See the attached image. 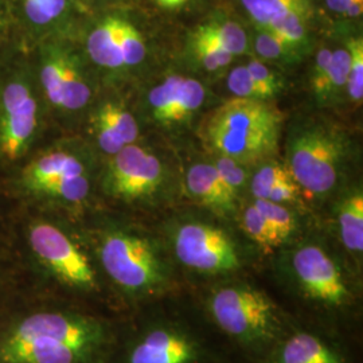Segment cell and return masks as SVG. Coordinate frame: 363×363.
Segmentation results:
<instances>
[{
    "label": "cell",
    "instance_id": "cell-1",
    "mask_svg": "<svg viewBox=\"0 0 363 363\" xmlns=\"http://www.w3.org/2000/svg\"><path fill=\"white\" fill-rule=\"evenodd\" d=\"M101 325L88 318L39 312L25 318L0 342L3 363H81L103 343Z\"/></svg>",
    "mask_w": 363,
    "mask_h": 363
},
{
    "label": "cell",
    "instance_id": "cell-2",
    "mask_svg": "<svg viewBox=\"0 0 363 363\" xmlns=\"http://www.w3.org/2000/svg\"><path fill=\"white\" fill-rule=\"evenodd\" d=\"M281 124V112L267 100L235 97L206 117L201 133L217 154L249 163L276 151Z\"/></svg>",
    "mask_w": 363,
    "mask_h": 363
},
{
    "label": "cell",
    "instance_id": "cell-3",
    "mask_svg": "<svg viewBox=\"0 0 363 363\" xmlns=\"http://www.w3.org/2000/svg\"><path fill=\"white\" fill-rule=\"evenodd\" d=\"M289 171L311 194L330 193L339 179L345 144L337 130L310 123L292 130L286 143Z\"/></svg>",
    "mask_w": 363,
    "mask_h": 363
},
{
    "label": "cell",
    "instance_id": "cell-4",
    "mask_svg": "<svg viewBox=\"0 0 363 363\" xmlns=\"http://www.w3.org/2000/svg\"><path fill=\"white\" fill-rule=\"evenodd\" d=\"M105 272L130 292L151 291L164 280V269L152 244L133 234L108 235L101 247Z\"/></svg>",
    "mask_w": 363,
    "mask_h": 363
},
{
    "label": "cell",
    "instance_id": "cell-5",
    "mask_svg": "<svg viewBox=\"0 0 363 363\" xmlns=\"http://www.w3.org/2000/svg\"><path fill=\"white\" fill-rule=\"evenodd\" d=\"M210 308L220 328L241 340L267 337L274 325L272 301L249 286L222 288L211 298Z\"/></svg>",
    "mask_w": 363,
    "mask_h": 363
},
{
    "label": "cell",
    "instance_id": "cell-6",
    "mask_svg": "<svg viewBox=\"0 0 363 363\" xmlns=\"http://www.w3.org/2000/svg\"><path fill=\"white\" fill-rule=\"evenodd\" d=\"M175 255L183 265L201 272H230L241 262L232 238L205 223H184L174 238Z\"/></svg>",
    "mask_w": 363,
    "mask_h": 363
},
{
    "label": "cell",
    "instance_id": "cell-7",
    "mask_svg": "<svg viewBox=\"0 0 363 363\" xmlns=\"http://www.w3.org/2000/svg\"><path fill=\"white\" fill-rule=\"evenodd\" d=\"M35 256L67 286L79 289L96 288V276L86 256L74 242L50 223H35L28 232Z\"/></svg>",
    "mask_w": 363,
    "mask_h": 363
},
{
    "label": "cell",
    "instance_id": "cell-8",
    "mask_svg": "<svg viewBox=\"0 0 363 363\" xmlns=\"http://www.w3.org/2000/svg\"><path fill=\"white\" fill-rule=\"evenodd\" d=\"M163 179V166L154 154L130 144L118 151L109 167L106 189L115 196L135 199L152 194Z\"/></svg>",
    "mask_w": 363,
    "mask_h": 363
},
{
    "label": "cell",
    "instance_id": "cell-9",
    "mask_svg": "<svg viewBox=\"0 0 363 363\" xmlns=\"http://www.w3.org/2000/svg\"><path fill=\"white\" fill-rule=\"evenodd\" d=\"M292 268L300 286L313 300L342 306L350 298L337 264L323 249L315 245L300 247L292 257Z\"/></svg>",
    "mask_w": 363,
    "mask_h": 363
},
{
    "label": "cell",
    "instance_id": "cell-10",
    "mask_svg": "<svg viewBox=\"0 0 363 363\" xmlns=\"http://www.w3.org/2000/svg\"><path fill=\"white\" fill-rule=\"evenodd\" d=\"M37 125V103L26 85L10 84L3 93L0 150L9 159H16L26 147Z\"/></svg>",
    "mask_w": 363,
    "mask_h": 363
},
{
    "label": "cell",
    "instance_id": "cell-11",
    "mask_svg": "<svg viewBox=\"0 0 363 363\" xmlns=\"http://www.w3.org/2000/svg\"><path fill=\"white\" fill-rule=\"evenodd\" d=\"M205 88L194 78L171 76L148 96L152 116L160 123H178L191 116L205 101Z\"/></svg>",
    "mask_w": 363,
    "mask_h": 363
},
{
    "label": "cell",
    "instance_id": "cell-12",
    "mask_svg": "<svg viewBox=\"0 0 363 363\" xmlns=\"http://www.w3.org/2000/svg\"><path fill=\"white\" fill-rule=\"evenodd\" d=\"M40 79L49 100L60 108L81 109L91 99V88L66 54H52L42 66Z\"/></svg>",
    "mask_w": 363,
    "mask_h": 363
},
{
    "label": "cell",
    "instance_id": "cell-13",
    "mask_svg": "<svg viewBox=\"0 0 363 363\" xmlns=\"http://www.w3.org/2000/svg\"><path fill=\"white\" fill-rule=\"evenodd\" d=\"M196 350L182 333L156 328L130 351V363H191Z\"/></svg>",
    "mask_w": 363,
    "mask_h": 363
},
{
    "label": "cell",
    "instance_id": "cell-14",
    "mask_svg": "<svg viewBox=\"0 0 363 363\" xmlns=\"http://www.w3.org/2000/svg\"><path fill=\"white\" fill-rule=\"evenodd\" d=\"M93 125L100 148L109 155H116L124 147L133 144L139 135L135 117L121 105L112 103L99 109Z\"/></svg>",
    "mask_w": 363,
    "mask_h": 363
},
{
    "label": "cell",
    "instance_id": "cell-15",
    "mask_svg": "<svg viewBox=\"0 0 363 363\" xmlns=\"http://www.w3.org/2000/svg\"><path fill=\"white\" fill-rule=\"evenodd\" d=\"M187 190L191 196L208 208L218 211H232L237 195L220 179L213 164H195L187 172Z\"/></svg>",
    "mask_w": 363,
    "mask_h": 363
},
{
    "label": "cell",
    "instance_id": "cell-16",
    "mask_svg": "<svg viewBox=\"0 0 363 363\" xmlns=\"http://www.w3.org/2000/svg\"><path fill=\"white\" fill-rule=\"evenodd\" d=\"M124 22L120 18H106L93 28L86 48L94 64L109 69L125 67L123 52Z\"/></svg>",
    "mask_w": 363,
    "mask_h": 363
},
{
    "label": "cell",
    "instance_id": "cell-17",
    "mask_svg": "<svg viewBox=\"0 0 363 363\" xmlns=\"http://www.w3.org/2000/svg\"><path fill=\"white\" fill-rule=\"evenodd\" d=\"M84 174V166L76 156L66 152H52L40 156L27 166L25 182L28 189L40 193L55 182Z\"/></svg>",
    "mask_w": 363,
    "mask_h": 363
},
{
    "label": "cell",
    "instance_id": "cell-18",
    "mask_svg": "<svg viewBox=\"0 0 363 363\" xmlns=\"http://www.w3.org/2000/svg\"><path fill=\"white\" fill-rule=\"evenodd\" d=\"M242 6L250 18L262 30H271L291 18L310 19V0H242Z\"/></svg>",
    "mask_w": 363,
    "mask_h": 363
},
{
    "label": "cell",
    "instance_id": "cell-19",
    "mask_svg": "<svg viewBox=\"0 0 363 363\" xmlns=\"http://www.w3.org/2000/svg\"><path fill=\"white\" fill-rule=\"evenodd\" d=\"M280 363H342L339 355L310 334H296L288 339Z\"/></svg>",
    "mask_w": 363,
    "mask_h": 363
},
{
    "label": "cell",
    "instance_id": "cell-20",
    "mask_svg": "<svg viewBox=\"0 0 363 363\" xmlns=\"http://www.w3.org/2000/svg\"><path fill=\"white\" fill-rule=\"evenodd\" d=\"M193 40H205L232 52L234 57L247 52V37L244 28L232 21L208 22L198 27Z\"/></svg>",
    "mask_w": 363,
    "mask_h": 363
},
{
    "label": "cell",
    "instance_id": "cell-21",
    "mask_svg": "<svg viewBox=\"0 0 363 363\" xmlns=\"http://www.w3.org/2000/svg\"><path fill=\"white\" fill-rule=\"evenodd\" d=\"M350 72V54L347 49H337L333 52L331 61L325 73L320 77L311 81L312 91L315 96L328 101L335 97L339 91L347 88V79Z\"/></svg>",
    "mask_w": 363,
    "mask_h": 363
},
{
    "label": "cell",
    "instance_id": "cell-22",
    "mask_svg": "<svg viewBox=\"0 0 363 363\" xmlns=\"http://www.w3.org/2000/svg\"><path fill=\"white\" fill-rule=\"evenodd\" d=\"M340 237L347 247L354 253L363 250V195L361 191L346 198L339 211Z\"/></svg>",
    "mask_w": 363,
    "mask_h": 363
},
{
    "label": "cell",
    "instance_id": "cell-23",
    "mask_svg": "<svg viewBox=\"0 0 363 363\" xmlns=\"http://www.w3.org/2000/svg\"><path fill=\"white\" fill-rule=\"evenodd\" d=\"M228 88L237 99L268 100L277 94L274 89L252 77L247 66L234 67L232 73L228 76Z\"/></svg>",
    "mask_w": 363,
    "mask_h": 363
},
{
    "label": "cell",
    "instance_id": "cell-24",
    "mask_svg": "<svg viewBox=\"0 0 363 363\" xmlns=\"http://www.w3.org/2000/svg\"><path fill=\"white\" fill-rule=\"evenodd\" d=\"M253 205L257 208L265 220L271 225V228L281 241H284L294 232L295 229L294 216L281 203H276L267 199H256Z\"/></svg>",
    "mask_w": 363,
    "mask_h": 363
},
{
    "label": "cell",
    "instance_id": "cell-25",
    "mask_svg": "<svg viewBox=\"0 0 363 363\" xmlns=\"http://www.w3.org/2000/svg\"><path fill=\"white\" fill-rule=\"evenodd\" d=\"M242 226L247 235L256 241L259 247H272L283 242L255 205L245 210Z\"/></svg>",
    "mask_w": 363,
    "mask_h": 363
},
{
    "label": "cell",
    "instance_id": "cell-26",
    "mask_svg": "<svg viewBox=\"0 0 363 363\" xmlns=\"http://www.w3.org/2000/svg\"><path fill=\"white\" fill-rule=\"evenodd\" d=\"M286 181H295L292 172L288 167L279 163H269L259 169L252 181V193L256 199H265L269 190L279 183Z\"/></svg>",
    "mask_w": 363,
    "mask_h": 363
},
{
    "label": "cell",
    "instance_id": "cell-27",
    "mask_svg": "<svg viewBox=\"0 0 363 363\" xmlns=\"http://www.w3.org/2000/svg\"><path fill=\"white\" fill-rule=\"evenodd\" d=\"M350 54V72L347 79V91L355 103L363 99V40L362 38L351 39L347 43Z\"/></svg>",
    "mask_w": 363,
    "mask_h": 363
},
{
    "label": "cell",
    "instance_id": "cell-28",
    "mask_svg": "<svg viewBox=\"0 0 363 363\" xmlns=\"http://www.w3.org/2000/svg\"><path fill=\"white\" fill-rule=\"evenodd\" d=\"M255 49L261 58L271 61H291L295 57V49L288 46L281 39L273 35L271 31L262 30L255 39Z\"/></svg>",
    "mask_w": 363,
    "mask_h": 363
},
{
    "label": "cell",
    "instance_id": "cell-29",
    "mask_svg": "<svg viewBox=\"0 0 363 363\" xmlns=\"http://www.w3.org/2000/svg\"><path fill=\"white\" fill-rule=\"evenodd\" d=\"M23 6L30 22L45 26L61 16L65 11L67 0H23Z\"/></svg>",
    "mask_w": 363,
    "mask_h": 363
},
{
    "label": "cell",
    "instance_id": "cell-30",
    "mask_svg": "<svg viewBox=\"0 0 363 363\" xmlns=\"http://www.w3.org/2000/svg\"><path fill=\"white\" fill-rule=\"evenodd\" d=\"M191 46L195 54V58L201 62V65L210 72L220 70L222 67L229 65L234 58L232 52L222 49L220 46L205 42V40H193Z\"/></svg>",
    "mask_w": 363,
    "mask_h": 363
},
{
    "label": "cell",
    "instance_id": "cell-31",
    "mask_svg": "<svg viewBox=\"0 0 363 363\" xmlns=\"http://www.w3.org/2000/svg\"><path fill=\"white\" fill-rule=\"evenodd\" d=\"M123 52L125 66L139 65L145 58V43L139 30L130 22L123 27Z\"/></svg>",
    "mask_w": 363,
    "mask_h": 363
},
{
    "label": "cell",
    "instance_id": "cell-32",
    "mask_svg": "<svg viewBox=\"0 0 363 363\" xmlns=\"http://www.w3.org/2000/svg\"><path fill=\"white\" fill-rule=\"evenodd\" d=\"M220 174V179L229 187V190L237 195L247 182V171L241 167V163L232 157L220 156L216 164H213Z\"/></svg>",
    "mask_w": 363,
    "mask_h": 363
},
{
    "label": "cell",
    "instance_id": "cell-33",
    "mask_svg": "<svg viewBox=\"0 0 363 363\" xmlns=\"http://www.w3.org/2000/svg\"><path fill=\"white\" fill-rule=\"evenodd\" d=\"M245 66H247L249 73L252 74V77L257 79L261 84L272 88L277 93L283 89V79L279 77L271 67H268L265 64H262L261 61H256L255 60V61H250Z\"/></svg>",
    "mask_w": 363,
    "mask_h": 363
},
{
    "label": "cell",
    "instance_id": "cell-34",
    "mask_svg": "<svg viewBox=\"0 0 363 363\" xmlns=\"http://www.w3.org/2000/svg\"><path fill=\"white\" fill-rule=\"evenodd\" d=\"M298 184L296 181H286L279 183L265 196L267 201L283 203V202H294L298 199Z\"/></svg>",
    "mask_w": 363,
    "mask_h": 363
},
{
    "label": "cell",
    "instance_id": "cell-35",
    "mask_svg": "<svg viewBox=\"0 0 363 363\" xmlns=\"http://www.w3.org/2000/svg\"><path fill=\"white\" fill-rule=\"evenodd\" d=\"M351 1H354V0H325V4L328 6V9L331 11L345 15Z\"/></svg>",
    "mask_w": 363,
    "mask_h": 363
},
{
    "label": "cell",
    "instance_id": "cell-36",
    "mask_svg": "<svg viewBox=\"0 0 363 363\" xmlns=\"http://www.w3.org/2000/svg\"><path fill=\"white\" fill-rule=\"evenodd\" d=\"M363 13V0H354L351 1L345 15L350 18H359Z\"/></svg>",
    "mask_w": 363,
    "mask_h": 363
},
{
    "label": "cell",
    "instance_id": "cell-37",
    "mask_svg": "<svg viewBox=\"0 0 363 363\" xmlns=\"http://www.w3.org/2000/svg\"><path fill=\"white\" fill-rule=\"evenodd\" d=\"M156 3L163 9H178L183 6L187 0H155Z\"/></svg>",
    "mask_w": 363,
    "mask_h": 363
}]
</instances>
